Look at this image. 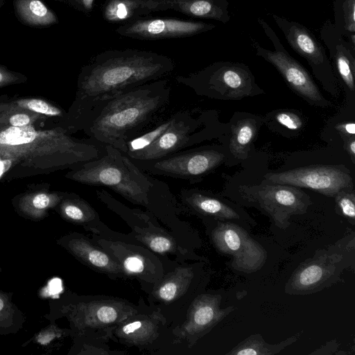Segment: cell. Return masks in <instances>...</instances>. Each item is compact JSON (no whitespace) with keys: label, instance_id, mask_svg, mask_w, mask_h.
Here are the masks:
<instances>
[{"label":"cell","instance_id":"cell-15","mask_svg":"<svg viewBox=\"0 0 355 355\" xmlns=\"http://www.w3.org/2000/svg\"><path fill=\"white\" fill-rule=\"evenodd\" d=\"M320 35L338 76L349 91L354 92L355 46L329 20L323 24Z\"/></svg>","mask_w":355,"mask_h":355},{"label":"cell","instance_id":"cell-19","mask_svg":"<svg viewBox=\"0 0 355 355\" xmlns=\"http://www.w3.org/2000/svg\"><path fill=\"white\" fill-rule=\"evenodd\" d=\"M123 304L92 301L86 306L85 322L89 327H103L126 319L134 312Z\"/></svg>","mask_w":355,"mask_h":355},{"label":"cell","instance_id":"cell-34","mask_svg":"<svg viewBox=\"0 0 355 355\" xmlns=\"http://www.w3.org/2000/svg\"><path fill=\"white\" fill-rule=\"evenodd\" d=\"M123 266L125 270L132 273H140L144 269L143 260L135 255L128 257L123 261Z\"/></svg>","mask_w":355,"mask_h":355},{"label":"cell","instance_id":"cell-42","mask_svg":"<svg viewBox=\"0 0 355 355\" xmlns=\"http://www.w3.org/2000/svg\"><path fill=\"white\" fill-rule=\"evenodd\" d=\"M11 166V162L8 159L0 161V176L6 172Z\"/></svg>","mask_w":355,"mask_h":355},{"label":"cell","instance_id":"cell-14","mask_svg":"<svg viewBox=\"0 0 355 355\" xmlns=\"http://www.w3.org/2000/svg\"><path fill=\"white\" fill-rule=\"evenodd\" d=\"M214 28L215 25L202 21L173 18H139L123 24L116 32L129 38L157 40L191 37Z\"/></svg>","mask_w":355,"mask_h":355},{"label":"cell","instance_id":"cell-1","mask_svg":"<svg viewBox=\"0 0 355 355\" xmlns=\"http://www.w3.org/2000/svg\"><path fill=\"white\" fill-rule=\"evenodd\" d=\"M169 57L146 50L109 49L82 68L74 120L83 129L92 112L103 102L136 87L164 78L175 69Z\"/></svg>","mask_w":355,"mask_h":355},{"label":"cell","instance_id":"cell-13","mask_svg":"<svg viewBox=\"0 0 355 355\" xmlns=\"http://www.w3.org/2000/svg\"><path fill=\"white\" fill-rule=\"evenodd\" d=\"M271 17L282 31L288 44L307 61L314 75L322 83L324 87L326 89L329 85L333 87L335 79L332 66L320 41L306 27L298 22L275 14H272Z\"/></svg>","mask_w":355,"mask_h":355},{"label":"cell","instance_id":"cell-41","mask_svg":"<svg viewBox=\"0 0 355 355\" xmlns=\"http://www.w3.org/2000/svg\"><path fill=\"white\" fill-rule=\"evenodd\" d=\"M61 288V282L59 279H53L49 285V292L50 295H55L60 292Z\"/></svg>","mask_w":355,"mask_h":355},{"label":"cell","instance_id":"cell-18","mask_svg":"<svg viewBox=\"0 0 355 355\" xmlns=\"http://www.w3.org/2000/svg\"><path fill=\"white\" fill-rule=\"evenodd\" d=\"M228 0H166L167 10L184 15L214 19L224 24L230 21Z\"/></svg>","mask_w":355,"mask_h":355},{"label":"cell","instance_id":"cell-33","mask_svg":"<svg viewBox=\"0 0 355 355\" xmlns=\"http://www.w3.org/2000/svg\"><path fill=\"white\" fill-rule=\"evenodd\" d=\"M26 105L28 109L36 112L50 116H60L62 114V112L58 108L51 106L42 100H31L27 103Z\"/></svg>","mask_w":355,"mask_h":355},{"label":"cell","instance_id":"cell-27","mask_svg":"<svg viewBox=\"0 0 355 355\" xmlns=\"http://www.w3.org/2000/svg\"><path fill=\"white\" fill-rule=\"evenodd\" d=\"M36 135V131L31 126H12L0 133V144L9 145L28 144L32 142Z\"/></svg>","mask_w":355,"mask_h":355},{"label":"cell","instance_id":"cell-38","mask_svg":"<svg viewBox=\"0 0 355 355\" xmlns=\"http://www.w3.org/2000/svg\"><path fill=\"white\" fill-rule=\"evenodd\" d=\"M50 202L48 196L44 193L37 195L33 200V204L37 209H44L46 207Z\"/></svg>","mask_w":355,"mask_h":355},{"label":"cell","instance_id":"cell-32","mask_svg":"<svg viewBox=\"0 0 355 355\" xmlns=\"http://www.w3.org/2000/svg\"><path fill=\"white\" fill-rule=\"evenodd\" d=\"M146 243L151 250L159 253L169 252L173 248L171 241L161 235L148 237Z\"/></svg>","mask_w":355,"mask_h":355},{"label":"cell","instance_id":"cell-37","mask_svg":"<svg viewBox=\"0 0 355 355\" xmlns=\"http://www.w3.org/2000/svg\"><path fill=\"white\" fill-rule=\"evenodd\" d=\"M10 122L13 126L26 125L30 122V118L24 114H17L10 117Z\"/></svg>","mask_w":355,"mask_h":355},{"label":"cell","instance_id":"cell-26","mask_svg":"<svg viewBox=\"0 0 355 355\" xmlns=\"http://www.w3.org/2000/svg\"><path fill=\"white\" fill-rule=\"evenodd\" d=\"M157 327L150 319L137 318L123 324L119 332L120 337L133 343H141L151 338Z\"/></svg>","mask_w":355,"mask_h":355},{"label":"cell","instance_id":"cell-21","mask_svg":"<svg viewBox=\"0 0 355 355\" xmlns=\"http://www.w3.org/2000/svg\"><path fill=\"white\" fill-rule=\"evenodd\" d=\"M17 16L30 26H49L58 22L55 14L40 0H16Z\"/></svg>","mask_w":355,"mask_h":355},{"label":"cell","instance_id":"cell-3","mask_svg":"<svg viewBox=\"0 0 355 355\" xmlns=\"http://www.w3.org/2000/svg\"><path fill=\"white\" fill-rule=\"evenodd\" d=\"M72 177L89 186L107 187L132 203L147 208L172 203L173 196L165 182L150 175L109 145H105L100 157L81 164Z\"/></svg>","mask_w":355,"mask_h":355},{"label":"cell","instance_id":"cell-20","mask_svg":"<svg viewBox=\"0 0 355 355\" xmlns=\"http://www.w3.org/2000/svg\"><path fill=\"white\" fill-rule=\"evenodd\" d=\"M302 332L271 344L266 342L260 334H254L241 341L225 353L226 355H275L299 340Z\"/></svg>","mask_w":355,"mask_h":355},{"label":"cell","instance_id":"cell-17","mask_svg":"<svg viewBox=\"0 0 355 355\" xmlns=\"http://www.w3.org/2000/svg\"><path fill=\"white\" fill-rule=\"evenodd\" d=\"M167 10L166 0H106L103 18L110 23H126L153 12Z\"/></svg>","mask_w":355,"mask_h":355},{"label":"cell","instance_id":"cell-16","mask_svg":"<svg viewBox=\"0 0 355 355\" xmlns=\"http://www.w3.org/2000/svg\"><path fill=\"white\" fill-rule=\"evenodd\" d=\"M222 295L206 293L199 295L193 302L185 329L196 339L208 333L230 314L235 307L220 308Z\"/></svg>","mask_w":355,"mask_h":355},{"label":"cell","instance_id":"cell-12","mask_svg":"<svg viewBox=\"0 0 355 355\" xmlns=\"http://www.w3.org/2000/svg\"><path fill=\"white\" fill-rule=\"evenodd\" d=\"M180 198L191 211L203 218L208 226L218 222L239 225L249 232L257 222L240 205L210 191L197 189H182Z\"/></svg>","mask_w":355,"mask_h":355},{"label":"cell","instance_id":"cell-24","mask_svg":"<svg viewBox=\"0 0 355 355\" xmlns=\"http://www.w3.org/2000/svg\"><path fill=\"white\" fill-rule=\"evenodd\" d=\"M75 250L76 253L89 266L109 272L121 271L119 265L112 261L106 253L98 250L87 241H78L75 245Z\"/></svg>","mask_w":355,"mask_h":355},{"label":"cell","instance_id":"cell-35","mask_svg":"<svg viewBox=\"0 0 355 355\" xmlns=\"http://www.w3.org/2000/svg\"><path fill=\"white\" fill-rule=\"evenodd\" d=\"M337 130L340 135L343 137L344 140L354 137L355 135V123L354 122H343L337 125Z\"/></svg>","mask_w":355,"mask_h":355},{"label":"cell","instance_id":"cell-5","mask_svg":"<svg viewBox=\"0 0 355 355\" xmlns=\"http://www.w3.org/2000/svg\"><path fill=\"white\" fill-rule=\"evenodd\" d=\"M175 80L199 96L219 100H239L263 92L247 65L230 61L216 62L198 71L176 76Z\"/></svg>","mask_w":355,"mask_h":355},{"label":"cell","instance_id":"cell-22","mask_svg":"<svg viewBox=\"0 0 355 355\" xmlns=\"http://www.w3.org/2000/svg\"><path fill=\"white\" fill-rule=\"evenodd\" d=\"M257 131L255 119L248 118L238 121L232 128L230 152L237 158H246Z\"/></svg>","mask_w":355,"mask_h":355},{"label":"cell","instance_id":"cell-29","mask_svg":"<svg viewBox=\"0 0 355 355\" xmlns=\"http://www.w3.org/2000/svg\"><path fill=\"white\" fill-rule=\"evenodd\" d=\"M64 213L69 218L77 222L91 221L96 217L94 209L86 202L77 200L76 203L67 204Z\"/></svg>","mask_w":355,"mask_h":355},{"label":"cell","instance_id":"cell-40","mask_svg":"<svg viewBox=\"0 0 355 355\" xmlns=\"http://www.w3.org/2000/svg\"><path fill=\"white\" fill-rule=\"evenodd\" d=\"M345 141V150L349 155L352 161L354 163L355 159V138L354 137L347 139Z\"/></svg>","mask_w":355,"mask_h":355},{"label":"cell","instance_id":"cell-7","mask_svg":"<svg viewBox=\"0 0 355 355\" xmlns=\"http://www.w3.org/2000/svg\"><path fill=\"white\" fill-rule=\"evenodd\" d=\"M209 112L180 110L168 128L150 146L128 157L132 160H155L185 150L212 135Z\"/></svg>","mask_w":355,"mask_h":355},{"label":"cell","instance_id":"cell-45","mask_svg":"<svg viewBox=\"0 0 355 355\" xmlns=\"http://www.w3.org/2000/svg\"><path fill=\"white\" fill-rule=\"evenodd\" d=\"M3 78V74L0 71V83L2 81Z\"/></svg>","mask_w":355,"mask_h":355},{"label":"cell","instance_id":"cell-44","mask_svg":"<svg viewBox=\"0 0 355 355\" xmlns=\"http://www.w3.org/2000/svg\"><path fill=\"white\" fill-rule=\"evenodd\" d=\"M3 305H4V304H3V300L1 299H0V311L3 309Z\"/></svg>","mask_w":355,"mask_h":355},{"label":"cell","instance_id":"cell-9","mask_svg":"<svg viewBox=\"0 0 355 355\" xmlns=\"http://www.w3.org/2000/svg\"><path fill=\"white\" fill-rule=\"evenodd\" d=\"M145 172L154 175L198 182L225 161V155L214 146L183 150L149 161L132 160Z\"/></svg>","mask_w":355,"mask_h":355},{"label":"cell","instance_id":"cell-25","mask_svg":"<svg viewBox=\"0 0 355 355\" xmlns=\"http://www.w3.org/2000/svg\"><path fill=\"white\" fill-rule=\"evenodd\" d=\"M334 9V24L355 46V0H336Z\"/></svg>","mask_w":355,"mask_h":355},{"label":"cell","instance_id":"cell-36","mask_svg":"<svg viewBox=\"0 0 355 355\" xmlns=\"http://www.w3.org/2000/svg\"><path fill=\"white\" fill-rule=\"evenodd\" d=\"M338 347L339 344L336 343V340H333L311 352V354H339L337 352Z\"/></svg>","mask_w":355,"mask_h":355},{"label":"cell","instance_id":"cell-30","mask_svg":"<svg viewBox=\"0 0 355 355\" xmlns=\"http://www.w3.org/2000/svg\"><path fill=\"white\" fill-rule=\"evenodd\" d=\"M274 117L279 124L290 130H299L303 125L300 116L290 110L277 111Z\"/></svg>","mask_w":355,"mask_h":355},{"label":"cell","instance_id":"cell-6","mask_svg":"<svg viewBox=\"0 0 355 355\" xmlns=\"http://www.w3.org/2000/svg\"><path fill=\"white\" fill-rule=\"evenodd\" d=\"M229 196L241 207L256 208L281 230L288 228L291 218L305 214L311 205L310 197L298 187L267 180L259 184L240 186Z\"/></svg>","mask_w":355,"mask_h":355},{"label":"cell","instance_id":"cell-10","mask_svg":"<svg viewBox=\"0 0 355 355\" xmlns=\"http://www.w3.org/2000/svg\"><path fill=\"white\" fill-rule=\"evenodd\" d=\"M208 227L212 245L218 253L230 258L227 265L230 268L252 273L263 266L267 251L248 230L234 223L223 222Z\"/></svg>","mask_w":355,"mask_h":355},{"label":"cell","instance_id":"cell-43","mask_svg":"<svg viewBox=\"0 0 355 355\" xmlns=\"http://www.w3.org/2000/svg\"><path fill=\"white\" fill-rule=\"evenodd\" d=\"M53 337L54 336L52 334H44L39 338L38 341L40 343L44 345L49 343L53 338Z\"/></svg>","mask_w":355,"mask_h":355},{"label":"cell","instance_id":"cell-4","mask_svg":"<svg viewBox=\"0 0 355 355\" xmlns=\"http://www.w3.org/2000/svg\"><path fill=\"white\" fill-rule=\"evenodd\" d=\"M354 234L352 233L326 248L315 251L302 262L287 281L284 292L288 295L313 294L340 281L342 273L354 267Z\"/></svg>","mask_w":355,"mask_h":355},{"label":"cell","instance_id":"cell-11","mask_svg":"<svg viewBox=\"0 0 355 355\" xmlns=\"http://www.w3.org/2000/svg\"><path fill=\"white\" fill-rule=\"evenodd\" d=\"M265 178L274 183L309 189L329 197H334L342 191L354 189L349 171L341 166H309L269 173Z\"/></svg>","mask_w":355,"mask_h":355},{"label":"cell","instance_id":"cell-31","mask_svg":"<svg viewBox=\"0 0 355 355\" xmlns=\"http://www.w3.org/2000/svg\"><path fill=\"white\" fill-rule=\"evenodd\" d=\"M182 286L178 279H171L164 282L158 289V297L164 301L174 300L179 294Z\"/></svg>","mask_w":355,"mask_h":355},{"label":"cell","instance_id":"cell-8","mask_svg":"<svg viewBox=\"0 0 355 355\" xmlns=\"http://www.w3.org/2000/svg\"><path fill=\"white\" fill-rule=\"evenodd\" d=\"M258 22L271 41L274 50L265 49L251 39L256 55L273 65L287 85L309 104L322 107L330 106L331 102L320 93L306 69L287 52L273 29L261 18H258Z\"/></svg>","mask_w":355,"mask_h":355},{"label":"cell","instance_id":"cell-2","mask_svg":"<svg viewBox=\"0 0 355 355\" xmlns=\"http://www.w3.org/2000/svg\"><path fill=\"white\" fill-rule=\"evenodd\" d=\"M171 92L164 78L136 87L101 103L83 130L95 141L124 153L126 142L164 110Z\"/></svg>","mask_w":355,"mask_h":355},{"label":"cell","instance_id":"cell-23","mask_svg":"<svg viewBox=\"0 0 355 355\" xmlns=\"http://www.w3.org/2000/svg\"><path fill=\"white\" fill-rule=\"evenodd\" d=\"M175 112L164 119L146 132L139 133L125 144L124 154L130 157L152 145L172 124Z\"/></svg>","mask_w":355,"mask_h":355},{"label":"cell","instance_id":"cell-28","mask_svg":"<svg viewBox=\"0 0 355 355\" xmlns=\"http://www.w3.org/2000/svg\"><path fill=\"white\" fill-rule=\"evenodd\" d=\"M334 198L337 214L354 225L355 195L354 189L340 191L334 196Z\"/></svg>","mask_w":355,"mask_h":355},{"label":"cell","instance_id":"cell-39","mask_svg":"<svg viewBox=\"0 0 355 355\" xmlns=\"http://www.w3.org/2000/svg\"><path fill=\"white\" fill-rule=\"evenodd\" d=\"M95 0H74L78 8L84 12H89L94 7Z\"/></svg>","mask_w":355,"mask_h":355}]
</instances>
